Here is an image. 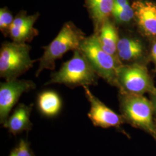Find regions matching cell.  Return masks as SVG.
<instances>
[{
	"instance_id": "30bf717a",
	"label": "cell",
	"mask_w": 156,
	"mask_h": 156,
	"mask_svg": "<svg viewBox=\"0 0 156 156\" xmlns=\"http://www.w3.org/2000/svg\"><path fill=\"white\" fill-rule=\"evenodd\" d=\"M33 106V104L29 105L24 104H19L2 124L4 127L13 135L30 131L33 126L30 120Z\"/></svg>"
},
{
	"instance_id": "52a82bcc",
	"label": "cell",
	"mask_w": 156,
	"mask_h": 156,
	"mask_svg": "<svg viewBox=\"0 0 156 156\" xmlns=\"http://www.w3.org/2000/svg\"><path fill=\"white\" fill-rule=\"evenodd\" d=\"M36 85L30 80L15 79L0 84V122L3 124L23 94L34 89Z\"/></svg>"
},
{
	"instance_id": "8992f818",
	"label": "cell",
	"mask_w": 156,
	"mask_h": 156,
	"mask_svg": "<svg viewBox=\"0 0 156 156\" xmlns=\"http://www.w3.org/2000/svg\"><path fill=\"white\" fill-rule=\"evenodd\" d=\"M117 79L118 85L124 93L141 94L153 90L147 70L139 65H120L117 70Z\"/></svg>"
},
{
	"instance_id": "7a4b0ae2",
	"label": "cell",
	"mask_w": 156,
	"mask_h": 156,
	"mask_svg": "<svg viewBox=\"0 0 156 156\" xmlns=\"http://www.w3.org/2000/svg\"><path fill=\"white\" fill-rule=\"evenodd\" d=\"M73 52L72 58L65 62L58 71L51 73L45 85L62 84L73 89L97 84L98 75L82 52L80 49Z\"/></svg>"
},
{
	"instance_id": "6da1fadb",
	"label": "cell",
	"mask_w": 156,
	"mask_h": 156,
	"mask_svg": "<svg viewBox=\"0 0 156 156\" xmlns=\"http://www.w3.org/2000/svg\"><path fill=\"white\" fill-rule=\"evenodd\" d=\"M82 30L72 22L64 23L60 31L49 45L44 47V51L38 59L39 66L35 76L38 77L44 70H54L56 62L69 51L79 49L86 38Z\"/></svg>"
},
{
	"instance_id": "ba28073f",
	"label": "cell",
	"mask_w": 156,
	"mask_h": 156,
	"mask_svg": "<svg viewBox=\"0 0 156 156\" xmlns=\"http://www.w3.org/2000/svg\"><path fill=\"white\" fill-rule=\"evenodd\" d=\"M83 87L90 106L87 115L95 127L104 128L119 127L123 123L122 117L97 98L91 93L89 87Z\"/></svg>"
},
{
	"instance_id": "9a60e30c",
	"label": "cell",
	"mask_w": 156,
	"mask_h": 156,
	"mask_svg": "<svg viewBox=\"0 0 156 156\" xmlns=\"http://www.w3.org/2000/svg\"><path fill=\"white\" fill-rule=\"evenodd\" d=\"M144 48L136 39L123 38L119 39L117 44V55L122 61L134 60L141 56Z\"/></svg>"
},
{
	"instance_id": "ffe728a7",
	"label": "cell",
	"mask_w": 156,
	"mask_h": 156,
	"mask_svg": "<svg viewBox=\"0 0 156 156\" xmlns=\"http://www.w3.org/2000/svg\"><path fill=\"white\" fill-rule=\"evenodd\" d=\"M155 99H154V102H155V106H156V92H155Z\"/></svg>"
},
{
	"instance_id": "4fadbf2b",
	"label": "cell",
	"mask_w": 156,
	"mask_h": 156,
	"mask_svg": "<svg viewBox=\"0 0 156 156\" xmlns=\"http://www.w3.org/2000/svg\"><path fill=\"white\" fill-rule=\"evenodd\" d=\"M37 106L40 113L44 116L49 118L56 117L62 110L61 97L55 91H44L38 94Z\"/></svg>"
},
{
	"instance_id": "ac0fdd59",
	"label": "cell",
	"mask_w": 156,
	"mask_h": 156,
	"mask_svg": "<svg viewBox=\"0 0 156 156\" xmlns=\"http://www.w3.org/2000/svg\"><path fill=\"white\" fill-rule=\"evenodd\" d=\"M9 156H35L27 140H20L16 147L11 151Z\"/></svg>"
},
{
	"instance_id": "2e32d148",
	"label": "cell",
	"mask_w": 156,
	"mask_h": 156,
	"mask_svg": "<svg viewBox=\"0 0 156 156\" xmlns=\"http://www.w3.org/2000/svg\"><path fill=\"white\" fill-rule=\"evenodd\" d=\"M112 15L117 23H127L134 17V9L128 0H114Z\"/></svg>"
},
{
	"instance_id": "5bb4252c",
	"label": "cell",
	"mask_w": 156,
	"mask_h": 156,
	"mask_svg": "<svg viewBox=\"0 0 156 156\" xmlns=\"http://www.w3.org/2000/svg\"><path fill=\"white\" fill-rule=\"evenodd\" d=\"M95 34L102 49L116 58L119 38L116 28L109 19L102 24L98 33Z\"/></svg>"
},
{
	"instance_id": "5b68a950",
	"label": "cell",
	"mask_w": 156,
	"mask_h": 156,
	"mask_svg": "<svg viewBox=\"0 0 156 156\" xmlns=\"http://www.w3.org/2000/svg\"><path fill=\"white\" fill-rule=\"evenodd\" d=\"M121 107L125 118L133 124L151 134L155 133L151 102L140 94L123 92Z\"/></svg>"
},
{
	"instance_id": "277c9868",
	"label": "cell",
	"mask_w": 156,
	"mask_h": 156,
	"mask_svg": "<svg viewBox=\"0 0 156 156\" xmlns=\"http://www.w3.org/2000/svg\"><path fill=\"white\" fill-rule=\"evenodd\" d=\"M79 49L98 76L110 83L118 84L117 70L120 65H118L116 58L102 49L95 34L86 37Z\"/></svg>"
},
{
	"instance_id": "7c38bea8",
	"label": "cell",
	"mask_w": 156,
	"mask_h": 156,
	"mask_svg": "<svg viewBox=\"0 0 156 156\" xmlns=\"http://www.w3.org/2000/svg\"><path fill=\"white\" fill-rule=\"evenodd\" d=\"M85 5L94 24V34H97L112 15L114 0H85Z\"/></svg>"
},
{
	"instance_id": "3957f363",
	"label": "cell",
	"mask_w": 156,
	"mask_h": 156,
	"mask_svg": "<svg viewBox=\"0 0 156 156\" xmlns=\"http://www.w3.org/2000/svg\"><path fill=\"white\" fill-rule=\"evenodd\" d=\"M31 46L27 44L5 42L0 50V76L6 81L17 79L33 67L37 60L30 56Z\"/></svg>"
},
{
	"instance_id": "e0dca14e",
	"label": "cell",
	"mask_w": 156,
	"mask_h": 156,
	"mask_svg": "<svg viewBox=\"0 0 156 156\" xmlns=\"http://www.w3.org/2000/svg\"><path fill=\"white\" fill-rule=\"evenodd\" d=\"M13 19L14 17L7 8L0 9V30L5 37L9 36V30Z\"/></svg>"
},
{
	"instance_id": "8fae6325",
	"label": "cell",
	"mask_w": 156,
	"mask_h": 156,
	"mask_svg": "<svg viewBox=\"0 0 156 156\" xmlns=\"http://www.w3.org/2000/svg\"><path fill=\"white\" fill-rule=\"evenodd\" d=\"M132 7L140 27L146 33L156 35V5L148 1H137Z\"/></svg>"
},
{
	"instance_id": "9c48e42d",
	"label": "cell",
	"mask_w": 156,
	"mask_h": 156,
	"mask_svg": "<svg viewBox=\"0 0 156 156\" xmlns=\"http://www.w3.org/2000/svg\"><path fill=\"white\" fill-rule=\"evenodd\" d=\"M39 16L38 13L28 15L26 12H19L14 17L9 30V37L12 41L27 44L38 35V31L34 27V24Z\"/></svg>"
},
{
	"instance_id": "d6986e66",
	"label": "cell",
	"mask_w": 156,
	"mask_h": 156,
	"mask_svg": "<svg viewBox=\"0 0 156 156\" xmlns=\"http://www.w3.org/2000/svg\"><path fill=\"white\" fill-rule=\"evenodd\" d=\"M151 55H152L153 58L154 59V60L156 61V43L154 44V45H153V46L152 48Z\"/></svg>"
}]
</instances>
